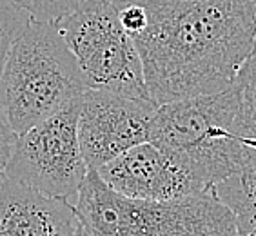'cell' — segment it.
Masks as SVG:
<instances>
[{"label":"cell","mask_w":256,"mask_h":236,"mask_svg":"<svg viewBox=\"0 0 256 236\" xmlns=\"http://www.w3.org/2000/svg\"><path fill=\"white\" fill-rule=\"evenodd\" d=\"M134 36L156 106L231 88L256 40V0H140Z\"/></svg>","instance_id":"6da1fadb"},{"label":"cell","mask_w":256,"mask_h":236,"mask_svg":"<svg viewBox=\"0 0 256 236\" xmlns=\"http://www.w3.org/2000/svg\"><path fill=\"white\" fill-rule=\"evenodd\" d=\"M74 211L91 236H238L232 212L214 192L174 200H138L113 191L89 169Z\"/></svg>","instance_id":"7a4b0ae2"},{"label":"cell","mask_w":256,"mask_h":236,"mask_svg":"<svg viewBox=\"0 0 256 236\" xmlns=\"http://www.w3.org/2000/svg\"><path fill=\"white\" fill-rule=\"evenodd\" d=\"M74 54L56 22L31 18L0 73V109L13 133H24L86 91Z\"/></svg>","instance_id":"3957f363"},{"label":"cell","mask_w":256,"mask_h":236,"mask_svg":"<svg viewBox=\"0 0 256 236\" xmlns=\"http://www.w3.org/2000/svg\"><path fill=\"white\" fill-rule=\"evenodd\" d=\"M236 113L234 84L212 94L162 104L151 118L149 142L211 189L249 166V156L234 133Z\"/></svg>","instance_id":"277c9868"},{"label":"cell","mask_w":256,"mask_h":236,"mask_svg":"<svg viewBox=\"0 0 256 236\" xmlns=\"http://www.w3.org/2000/svg\"><path fill=\"white\" fill-rule=\"evenodd\" d=\"M56 28L76 58L86 88L129 98L153 100L134 40L120 26L116 6L109 0H82Z\"/></svg>","instance_id":"5b68a950"},{"label":"cell","mask_w":256,"mask_h":236,"mask_svg":"<svg viewBox=\"0 0 256 236\" xmlns=\"http://www.w3.org/2000/svg\"><path fill=\"white\" fill-rule=\"evenodd\" d=\"M80 98L15 136L4 174L74 204L89 168L78 140Z\"/></svg>","instance_id":"8992f818"},{"label":"cell","mask_w":256,"mask_h":236,"mask_svg":"<svg viewBox=\"0 0 256 236\" xmlns=\"http://www.w3.org/2000/svg\"><path fill=\"white\" fill-rule=\"evenodd\" d=\"M153 100L86 89L80 96L78 140L89 169H98L138 144L149 142Z\"/></svg>","instance_id":"52a82bcc"},{"label":"cell","mask_w":256,"mask_h":236,"mask_svg":"<svg viewBox=\"0 0 256 236\" xmlns=\"http://www.w3.org/2000/svg\"><path fill=\"white\" fill-rule=\"evenodd\" d=\"M96 171L113 191L138 200H174L211 191L153 142L138 144Z\"/></svg>","instance_id":"ba28073f"},{"label":"cell","mask_w":256,"mask_h":236,"mask_svg":"<svg viewBox=\"0 0 256 236\" xmlns=\"http://www.w3.org/2000/svg\"><path fill=\"white\" fill-rule=\"evenodd\" d=\"M74 204L0 176V236H76Z\"/></svg>","instance_id":"9c48e42d"},{"label":"cell","mask_w":256,"mask_h":236,"mask_svg":"<svg viewBox=\"0 0 256 236\" xmlns=\"http://www.w3.org/2000/svg\"><path fill=\"white\" fill-rule=\"evenodd\" d=\"M211 189L232 212L238 236H256V166H247Z\"/></svg>","instance_id":"30bf717a"},{"label":"cell","mask_w":256,"mask_h":236,"mask_svg":"<svg viewBox=\"0 0 256 236\" xmlns=\"http://www.w3.org/2000/svg\"><path fill=\"white\" fill-rule=\"evenodd\" d=\"M234 86L238 93L234 133L249 156V166H256V40L234 80Z\"/></svg>","instance_id":"8fae6325"},{"label":"cell","mask_w":256,"mask_h":236,"mask_svg":"<svg viewBox=\"0 0 256 236\" xmlns=\"http://www.w3.org/2000/svg\"><path fill=\"white\" fill-rule=\"evenodd\" d=\"M31 16L11 0H0V73L4 69L6 58L11 46L24 30Z\"/></svg>","instance_id":"7c38bea8"},{"label":"cell","mask_w":256,"mask_h":236,"mask_svg":"<svg viewBox=\"0 0 256 236\" xmlns=\"http://www.w3.org/2000/svg\"><path fill=\"white\" fill-rule=\"evenodd\" d=\"M24 10L31 18L58 22L60 18L73 13L82 0H11Z\"/></svg>","instance_id":"4fadbf2b"},{"label":"cell","mask_w":256,"mask_h":236,"mask_svg":"<svg viewBox=\"0 0 256 236\" xmlns=\"http://www.w3.org/2000/svg\"><path fill=\"white\" fill-rule=\"evenodd\" d=\"M118 11V20L124 31L134 38L142 33L148 26V11L144 8L142 2H126V4L116 6Z\"/></svg>","instance_id":"5bb4252c"},{"label":"cell","mask_w":256,"mask_h":236,"mask_svg":"<svg viewBox=\"0 0 256 236\" xmlns=\"http://www.w3.org/2000/svg\"><path fill=\"white\" fill-rule=\"evenodd\" d=\"M15 136L16 134L13 133V129L10 128V124H8L2 109H0V172L4 171L6 164H8V158L11 154V148H13Z\"/></svg>","instance_id":"9a60e30c"},{"label":"cell","mask_w":256,"mask_h":236,"mask_svg":"<svg viewBox=\"0 0 256 236\" xmlns=\"http://www.w3.org/2000/svg\"><path fill=\"white\" fill-rule=\"evenodd\" d=\"M109 2H113L114 6H120V4H126V2H140V0H109Z\"/></svg>","instance_id":"2e32d148"},{"label":"cell","mask_w":256,"mask_h":236,"mask_svg":"<svg viewBox=\"0 0 256 236\" xmlns=\"http://www.w3.org/2000/svg\"><path fill=\"white\" fill-rule=\"evenodd\" d=\"M76 236H91V234H89V232L84 229V226H82V227H80V231H78V234H76Z\"/></svg>","instance_id":"e0dca14e"},{"label":"cell","mask_w":256,"mask_h":236,"mask_svg":"<svg viewBox=\"0 0 256 236\" xmlns=\"http://www.w3.org/2000/svg\"><path fill=\"white\" fill-rule=\"evenodd\" d=\"M0 176H2V172H0Z\"/></svg>","instance_id":"ac0fdd59"}]
</instances>
